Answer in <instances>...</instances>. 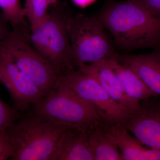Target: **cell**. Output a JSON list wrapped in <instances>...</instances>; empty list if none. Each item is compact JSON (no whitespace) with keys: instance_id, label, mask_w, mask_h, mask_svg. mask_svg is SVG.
<instances>
[{"instance_id":"obj_1","label":"cell","mask_w":160,"mask_h":160,"mask_svg":"<svg viewBox=\"0 0 160 160\" xmlns=\"http://www.w3.org/2000/svg\"><path fill=\"white\" fill-rule=\"evenodd\" d=\"M96 16L122 49H156L160 46V18L139 0L108 1Z\"/></svg>"},{"instance_id":"obj_2","label":"cell","mask_w":160,"mask_h":160,"mask_svg":"<svg viewBox=\"0 0 160 160\" xmlns=\"http://www.w3.org/2000/svg\"><path fill=\"white\" fill-rule=\"evenodd\" d=\"M71 128L58 126L36 117L16 121L6 129L11 160H52L58 143Z\"/></svg>"},{"instance_id":"obj_3","label":"cell","mask_w":160,"mask_h":160,"mask_svg":"<svg viewBox=\"0 0 160 160\" xmlns=\"http://www.w3.org/2000/svg\"><path fill=\"white\" fill-rule=\"evenodd\" d=\"M29 33L28 26L12 28L0 43V51L9 55L46 97L54 90L62 74L33 47L29 41Z\"/></svg>"},{"instance_id":"obj_4","label":"cell","mask_w":160,"mask_h":160,"mask_svg":"<svg viewBox=\"0 0 160 160\" xmlns=\"http://www.w3.org/2000/svg\"><path fill=\"white\" fill-rule=\"evenodd\" d=\"M67 28L75 69L82 64L114 58L116 52L106 29L96 16L71 13Z\"/></svg>"},{"instance_id":"obj_5","label":"cell","mask_w":160,"mask_h":160,"mask_svg":"<svg viewBox=\"0 0 160 160\" xmlns=\"http://www.w3.org/2000/svg\"><path fill=\"white\" fill-rule=\"evenodd\" d=\"M32 106L34 116L58 126L82 129L106 121L90 103L61 89H55Z\"/></svg>"},{"instance_id":"obj_6","label":"cell","mask_w":160,"mask_h":160,"mask_svg":"<svg viewBox=\"0 0 160 160\" xmlns=\"http://www.w3.org/2000/svg\"><path fill=\"white\" fill-rule=\"evenodd\" d=\"M56 4L53 5L46 22L29 32V38L40 54L62 74L76 69L67 28V19L71 12Z\"/></svg>"},{"instance_id":"obj_7","label":"cell","mask_w":160,"mask_h":160,"mask_svg":"<svg viewBox=\"0 0 160 160\" xmlns=\"http://www.w3.org/2000/svg\"><path fill=\"white\" fill-rule=\"evenodd\" d=\"M55 89L69 92L90 103L110 123L122 125L132 113L112 99L95 80L78 69L61 74Z\"/></svg>"},{"instance_id":"obj_8","label":"cell","mask_w":160,"mask_h":160,"mask_svg":"<svg viewBox=\"0 0 160 160\" xmlns=\"http://www.w3.org/2000/svg\"><path fill=\"white\" fill-rule=\"evenodd\" d=\"M0 84L8 91L14 108L26 111L45 97L41 91L27 76L17 67L9 55L0 51Z\"/></svg>"},{"instance_id":"obj_9","label":"cell","mask_w":160,"mask_h":160,"mask_svg":"<svg viewBox=\"0 0 160 160\" xmlns=\"http://www.w3.org/2000/svg\"><path fill=\"white\" fill-rule=\"evenodd\" d=\"M153 98L140 101L139 109L122 126L143 145L160 152V102Z\"/></svg>"},{"instance_id":"obj_10","label":"cell","mask_w":160,"mask_h":160,"mask_svg":"<svg viewBox=\"0 0 160 160\" xmlns=\"http://www.w3.org/2000/svg\"><path fill=\"white\" fill-rule=\"evenodd\" d=\"M95 80L112 99L132 112L140 108V101L129 97L112 71L108 59L89 64H82L77 68Z\"/></svg>"},{"instance_id":"obj_11","label":"cell","mask_w":160,"mask_h":160,"mask_svg":"<svg viewBox=\"0 0 160 160\" xmlns=\"http://www.w3.org/2000/svg\"><path fill=\"white\" fill-rule=\"evenodd\" d=\"M114 59L134 72L146 86L160 95V51L149 54L120 55L116 53Z\"/></svg>"},{"instance_id":"obj_12","label":"cell","mask_w":160,"mask_h":160,"mask_svg":"<svg viewBox=\"0 0 160 160\" xmlns=\"http://www.w3.org/2000/svg\"><path fill=\"white\" fill-rule=\"evenodd\" d=\"M102 126L107 136L115 143L125 160H160V152L143 147L137 138L119 124L104 122Z\"/></svg>"},{"instance_id":"obj_13","label":"cell","mask_w":160,"mask_h":160,"mask_svg":"<svg viewBox=\"0 0 160 160\" xmlns=\"http://www.w3.org/2000/svg\"><path fill=\"white\" fill-rule=\"evenodd\" d=\"M89 128H71L66 132L58 143L52 160H94L89 146Z\"/></svg>"},{"instance_id":"obj_14","label":"cell","mask_w":160,"mask_h":160,"mask_svg":"<svg viewBox=\"0 0 160 160\" xmlns=\"http://www.w3.org/2000/svg\"><path fill=\"white\" fill-rule=\"evenodd\" d=\"M110 67L126 94L138 101H145L158 95L152 91L134 72L114 58L108 59Z\"/></svg>"},{"instance_id":"obj_15","label":"cell","mask_w":160,"mask_h":160,"mask_svg":"<svg viewBox=\"0 0 160 160\" xmlns=\"http://www.w3.org/2000/svg\"><path fill=\"white\" fill-rule=\"evenodd\" d=\"M104 122L89 129V146L94 160H124L117 146L103 129L102 124Z\"/></svg>"},{"instance_id":"obj_16","label":"cell","mask_w":160,"mask_h":160,"mask_svg":"<svg viewBox=\"0 0 160 160\" xmlns=\"http://www.w3.org/2000/svg\"><path fill=\"white\" fill-rule=\"evenodd\" d=\"M49 6L46 0H26L23 11L25 17L29 20L31 32L34 31L46 22L49 17Z\"/></svg>"},{"instance_id":"obj_17","label":"cell","mask_w":160,"mask_h":160,"mask_svg":"<svg viewBox=\"0 0 160 160\" xmlns=\"http://www.w3.org/2000/svg\"><path fill=\"white\" fill-rule=\"evenodd\" d=\"M0 8L12 28L27 26L20 0H0Z\"/></svg>"},{"instance_id":"obj_18","label":"cell","mask_w":160,"mask_h":160,"mask_svg":"<svg viewBox=\"0 0 160 160\" xmlns=\"http://www.w3.org/2000/svg\"><path fill=\"white\" fill-rule=\"evenodd\" d=\"M19 117L17 109L7 105L0 98V131L6 130L17 121Z\"/></svg>"},{"instance_id":"obj_19","label":"cell","mask_w":160,"mask_h":160,"mask_svg":"<svg viewBox=\"0 0 160 160\" xmlns=\"http://www.w3.org/2000/svg\"><path fill=\"white\" fill-rule=\"evenodd\" d=\"M12 154V147L6 130L0 131V160L9 159Z\"/></svg>"},{"instance_id":"obj_20","label":"cell","mask_w":160,"mask_h":160,"mask_svg":"<svg viewBox=\"0 0 160 160\" xmlns=\"http://www.w3.org/2000/svg\"><path fill=\"white\" fill-rule=\"evenodd\" d=\"M152 13L160 18V0H139Z\"/></svg>"},{"instance_id":"obj_21","label":"cell","mask_w":160,"mask_h":160,"mask_svg":"<svg viewBox=\"0 0 160 160\" xmlns=\"http://www.w3.org/2000/svg\"><path fill=\"white\" fill-rule=\"evenodd\" d=\"M9 23L2 12H0V43L6 39L10 32L8 28Z\"/></svg>"},{"instance_id":"obj_22","label":"cell","mask_w":160,"mask_h":160,"mask_svg":"<svg viewBox=\"0 0 160 160\" xmlns=\"http://www.w3.org/2000/svg\"><path fill=\"white\" fill-rule=\"evenodd\" d=\"M75 5L81 8H84L94 2L96 0H71Z\"/></svg>"},{"instance_id":"obj_23","label":"cell","mask_w":160,"mask_h":160,"mask_svg":"<svg viewBox=\"0 0 160 160\" xmlns=\"http://www.w3.org/2000/svg\"><path fill=\"white\" fill-rule=\"evenodd\" d=\"M49 6H53L57 3L58 0H46Z\"/></svg>"},{"instance_id":"obj_24","label":"cell","mask_w":160,"mask_h":160,"mask_svg":"<svg viewBox=\"0 0 160 160\" xmlns=\"http://www.w3.org/2000/svg\"><path fill=\"white\" fill-rule=\"evenodd\" d=\"M158 49V50H160V47H159V48H158V49Z\"/></svg>"}]
</instances>
